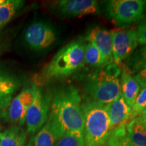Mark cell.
I'll use <instances>...</instances> for the list:
<instances>
[{
  "label": "cell",
  "mask_w": 146,
  "mask_h": 146,
  "mask_svg": "<svg viewBox=\"0 0 146 146\" xmlns=\"http://www.w3.org/2000/svg\"><path fill=\"white\" fill-rule=\"evenodd\" d=\"M49 114L64 133H83L85 127L82 98L73 85L59 89L52 96Z\"/></svg>",
  "instance_id": "1"
},
{
  "label": "cell",
  "mask_w": 146,
  "mask_h": 146,
  "mask_svg": "<svg viewBox=\"0 0 146 146\" xmlns=\"http://www.w3.org/2000/svg\"><path fill=\"white\" fill-rule=\"evenodd\" d=\"M121 70L113 62L88 76L84 82L85 92L95 102L106 105L121 96L119 76Z\"/></svg>",
  "instance_id": "2"
},
{
  "label": "cell",
  "mask_w": 146,
  "mask_h": 146,
  "mask_svg": "<svg viewBox=\"0 0 146 146\" xmlns=\"http://www.w3.org/2000/svg\"><path fill=\"white\" fill-rule=\"evenodd\" d=\"M83 110L85 146H106L112 130L105 106L87 99L83 104Z\"/></svg>",
  "instance_id": "3"
},
{
  "label": "cell",
  "mask_w": 146,
  "mask_h": 146,
  "mask_svg": "<svg viewBox=\"0 0 146 146\" xmlns=\"http://www.w3.org/2000/svg\"><path fill=\"white\" fill-rule=\"evenodd\" d=\"M85 40H72L58 51L43 71L48 78L67 77L83 68L85 49Z\"/></svg>",
  "instance_id": "4"
},
{
  "label": "cell",
  "mask_w": 146,
  "mask_h": 146,
  "mask_svg": "<svg viewBox=\"0 0 146 146\" xmlns=\"http://www.w3.org/2000/svg\"><path fill=\"white\" fill-rule=\"evenodd\" d=\"M106 14L109 20L119 28L141 21L146 12L145 0H112L106 4Z\"/></svg>",
  "instance_id": "5"
},
{
  "label": "cell",
  "mask_w": 146,
  "mask_h": 146,
  "mask_svg": "<svg viewBox=\"0 0 146 146\" xmlns=\"http://www.w3.org/2000/svg\"><path fill=\"white\" fill-rule=\"evenodd\" d=\"M52 95L37 87L35 97L27 112V132L35 134L46 123L50 110Z\"/></svg>",
  "instance_id": "6"
},
{
  "label": "cell",
  "mask_w": 146,
  "mask_h": 146,
  "mask_svg": "<svg viewBox=\"0 0 146 146\" xmlns=\"http://www.w3.org/2000/svg\"><path fill=\"white\" fill-rule=\"evenodd\" d=\"M37 86L33 85L25 87L18 94L3 112L2 118L14 125H24L26 120L27 112L35 97Z\"/></svg>",
  "instance_id": "7"
},
{
  "label": "cell",
  "mask_w": 146,
  "mask_h": 146,
  "mask_svg": "<svg viewBox=\"0 0 146 146\" xmlns=\"http://www.w3.org/2000/svg\"><path fill=\"white\" fill-rule=\"evenodd\" d=\"M112 35L113 61L119 66L134 52L137 46V29L131 28L114 31Z\"/></svg>",
  "instance_id": "8"
},
{
  "label": "cell",
  "mask_w": 146,
  "mask_h": 146,
  "mask_svg": "<svg viewBox=\"0 0 146 146\" xmlns=\"http://www.w3.org/2000/svg\"><path fill=\"white\" fill-rule=\"evenodd\" d=\"M57 39L56 31L45 22L32 23L25 31V41L28 46L36 51L44 50L52 46Z\"/></svg>",
  "instance_id": "9"
},
{
  "label": "cell",
  "mask_w": 146,
  "mask_h": 146,
  "mask_svg": "<svg viewBox=\"0 0 146 146\" xmlns=\"http://www.w3.org/2000/svg\"><path fill=\"white\" fill-rule=\"evenodd\" d=\"M56 10L60 16L78 18L100 12L98 3L94 0H63L58 1Z\"/></svg>",
  "instance_id": "10"
},
{
  "label": "cell",
  "mask_w": 146,
  "mask_h": 146,
  "mask_svg": "<svg viewBox=\"0 0 146 146\" xmlns=\"http://www.w3.org/2000/svg\"><path fill=\"white\" fill-rule=\"evenodd\" d=\"M85 39L94 43L99 49L104 67L113 63L112 31L100 26L94 27L87 33Z\"/></svg>",
  "instance_id": "11"
},
{
  "label": "cell",
  "mask_w": 146,
  "mask_h": 146,
  "mask_svg": "<svg viewBox=\"0 0 146 146\" xmlns=\"http://www.w3.org/2000/svg\"><path fill=\"white\" fill-rule=\"evenodd\" d=\"M64 133L56 120L49 114L45 125L25 146H55Z\"/></svg>",
  "instance_id": "12"
},
{
  "label": "cell",
  "mask_w": 146,
  "mask_h": 146,
  "mask_svg": "<svg viewBox=\"0 0 146 146\" xmlns=\"http://www.w3.org/2000/svg\"><path fill=\"white\" fill-rule=\"evenodd\" d=\"M104 106L110 121L111 130L125 125L131 119L132 108L128 105L122 96Z\"/></svg>",
  "instance_id": "13"
},
{
  "label": "cell",
  "mask_w": 146,
  "mask_h": 146,
  "mask_svg": "<svg viewBox=\"0 0 146 146\" xmlns=\"http://www.w3.org/2000/svg\"><path fill=\"white\" fill-rule=\"evenodd\" d=\"M19 85L17 78L0 70V110L8 106Z\"/></svg>",
  "instance_id": "14"
},
{
  "label": "cell",
  "mask_w": 146,
  "mask_h": 146,
  "mask_svg": "<svg viewBox=\"0 0 146 146\" xmlns=\"http://www.w3.org/2000/svg\"><path fill=\"white\" fill-rule=\"evenodd\" d=\"M120 81L121 96L128 105L132 108L140 91L139 85L126 68H123L121 71Z\"/></svg>",
  "instance_id": "15"
},
{
  "label": "cell",
  "mask_w": 146,
  "mask_h": 146,
  "mask_svg": "<svg viewBox=\"0 0 146 146\" xmlns=\"http://www.w3.org/2000/svg\"><path fill=\"white\" fill-rule=\"evenodd\" d=\"M125 129L129 141L137 146H146V126L138 116L126 124Z\"/></svg>",
  "instance_id": "16"
},
{
  "label": "cell",
  "mask_w": 146,
  "mask_h": 146,
  "mask_svg": "<svg viewBox=\"0 0 146 146\" xmlns=\"http://www.w3.org/2000/svg\"><path fill=\"white\" fill-rule=\"evenodd\" d=\"M27 132L21 127L13 125L0 133V146H25Z\"/></svg>",
  "instance_id": "17"
},
{
  "label": "cell",
  "mask_w": 146,
  "mask_h": 146,
  "mask_svg": "<svg viewBox=\"0 0 146 146\" xmlns=\"http://www.w3.org/2000/svg\"><path fill=\"white\" fill-rule=\"evenodd\" d=\"M125 68L131 74L146 68V45L133 52L127 58Z\"/></svg>",
  "instance_id": "18"
},
{
  "label": "cell",
  "mask_w": 146,
  "mask_h": 146,
  "mask_svg": "<svg viewBox=\"0 0 146 146\" xmlns=\"http://www.w3.org/2000/svg\"><path fill=\"white\" fill-rule=\"evenodd\" d=\"M23 5L21 0H5L0 5V29L11 21Z\"/></svg>",
  "instance_id": "19"
},
{
  "label": "cell",
  "mask_w": 146,
  "mask_h": 146,
  "mask_svg": "<svg viewBox=\"0 0 146 146\" xmlns=\"http://www.w3.org/2000/svg\"><path fill=\"white\" fill-rule=\"evenodd\" d=\"M84 62L94 68H104L102 56L94 43L89 42L85 45Z\"/></svg>",
  "instance_id": "20"
},
{
  "label": "cell",
  "mask_w": 146,
  "mask_h": 146,
  "mask_svg": "<svg viewBox=\"0 0 146 146\" xmlns=\"http://www.w3.org/2000/svg\"><path fill=\"white\" fill-rule=\"evenodd\" d=\"M126 124L111 131L107 141L108 146H137L127 138L125 129Z\"/></svg>",
  "instance_id": "21"
},
{
  "label": "cell",
  "mask_w": 146,
  "mask_h": 146,
  "mask_svg": "<svg viewBox=\"0 0 146 146\" xmlns=\"http://www.w3.org/2000/svg\"><path fill=\"white\" fill-rule=\"evenodd\" d=\"M55 146H85L83 133H64L56 142Z\"/></svg>",
  "instance_id": "22"
},
{
  "label": "cell",
  "mask_w": 146,
  "mask_h": 146,
  "mask_svg": "<svg viewBox=\"0 0 146 146\" xmlns=\"http://www.w3.org/2000/svg\"><path fill=\"white\" fill-rule=\"evenodd\" d=\"M146 107V87L143 88L139 93L137 97L135 102L132 106V114H131V118H135L137 116L141 111Z\"/></svg>",
  "instance_id": "23"
},
{
  "label": "cell",
  "mask_w": 146,
  "mask_h": 146,
  "mask_svg": "<svg viewBox=\"0 0 146 146\" xmlns=\"http://www.w3.org/2000/svg\"><path fill=\"white\" fill-rule=\"evenodd\" d=\"M138 43L146 45V16L142 18L139 23L137 29Z\"/></svg>",
  "instance_id": "24"
},
{
  "label": "cell",
  "mask_w": 146,
  "mask_h": 146,
  "mask_svg": "<svg viewBox=\"0 0 146 146\" xmlns=\"http://www.w3.org/2000/svg\"><path fill=\"white\" fill-rule=\"evenodd\" d=\"M135 79L139 83V86H141L143 88L146 87V68L140 70L134 76Z\"/></svg>",
  "instance_id": "25"
},
{
  "label": "cell",
  "mask_w": 146,
  "mask_h": 146,
  "mask_svg": "<svg viewBox=\"0 0 146 146\" xmlns=\"http://www.w3.org/2000/svg\"><path fill=\"white\" fill-rule=\"evenodd\" d=\"M137 116L140 118L142 123L146 126V107L141 111V112Z\"/></svg>",
  "instance_id": "26"
},
{
  "label": "cell",
  "mask_w": 146,
  "mask_h": 146,
  "mask_svg": "<svg viewBox=\"0 0 146 146\" xmlns=\"http://www.w3.org/2000/svg\"><path fill=\"white\" fill-rule=\"evenodd\" d=\"M3 111L0 110V118H2V116H3Z\"/></svg>",
  "instance_id": "27"
},
{
  "label": "cell",
  "mask_w": 146,
  "mask_h": 146,
  "mask_svg": "<svg viewBox=\"0 0 146 146\" xmlns=\"http://www.w3.org/2000/svg\"><path fill=\"white\" fill-rule=\"evenodd\" d=\"M5 1V0H0V5L2 4V3L4 2V1Z\"/></svg>",
  "instance_id": "28"
}]
</instances>
